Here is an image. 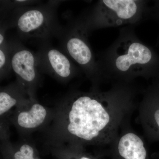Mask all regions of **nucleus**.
<instances>
[{"label": "nucleus", "mask_w": 159, "mask_h": 159, "mask_svg": "<svg viewBox=\"0 0 159 159\" xmlns=\"http://www.w3.org/2000/svg\"><path fill=\"white\" fill-rule=\"evenodd\" d=\"M131 84L115 82L107 91L93 87L71 94L65 103L64 128L76 145L113 142L135 107L137 90Z\"/></svg>", "instance_id": "obj_1"}, {"label": "nucleus", "mask_w": 159, "mask_h": 159, "mask_svg": "<svg viewBox=\"0 0 159 159\" xmlns=\"http://www.w3.org/2000/svg\"><path fill=\"white\" fill-rule=\"evenodd\" d=\"M134 25L122 28L119 36L97 61L103 80L131 84L138 77L152 74L153 51L137 36Z\"/></svg>", "instance_id": "obj_2"}, {"label": "nucleus", "mask_w": 159, "mask_h": 159, "mask_svg": "<svg viewBox=\"0 0 159 159\" xmlns=\"http://www.w3.org/2000/svg\"><path fill=\"white\" fill-rule=\"evenodd\" d=\"M146 3L143 0H100L77 21L89 35L97 29L136 26L145 20Z\"/></svg>", "instance_id": "obj_3"}, {"label": "nucleus", "mask_w": 159, "mask_h": 159, "mask_svg": "<svg viewBox=\"0 0 159 159\" xmlns=\"http://www.w3.org/2000/svg\"><path fill=\"white\" fill-rule=\"evenodd\" d=\"M88 36L89 34L77 21L67 35L64 46L67 54L92 81L93 87L98 88V84L103 79L89 43Z\"/></svg>", "instance_id": "obj_4"}, {"label": "nucleus", "mask_w": 159, "mask_h": 159, "mask_svg": "<svg viewBox=\"0 0 159 159\" xmlns=\"http://www.w3.org/2000/svg\"><path fill=\"white\" fill-rule=\"evenodd\" d=\"M12 70L17 77L19 85L24 93L32 98L34 85L41 68L38 55L18 43H9Z\"/></svg>", "instance_id": "obj_5"}, {"label": "nucleus", "mask_w": 159, "mask_h": 159, "mask_svg": "<svg viewBox=\"0 0 159 159\" xmlns=\"http://www.w3.org/2000/svg\"><path fill=\"white\" fill-rule=\"evenodd\" d=\"M54 16L50 8L27 9L19 12L15 18L14 25L23 37L44 38L54 29Z\"/></svg>", "instance_id": "obj_6"}, {"label": "nucleus", "mask_w": 159, "mask_h": 159, "mask_svg": "<svg viewBox=\"0 0 159 159\" xmlns=\"http://www.w3.org/2000/svg\"><path fill=\"white\" fill-rule=\"evenodd\" d=\"M128 122L110 145L113 159H149L146 143L129 126Z\"/></svg>", "instance_id": "obj_7"}, {"label": "nucleus", "mask_w": 159, "mask_h": 159, "mask_svg": "<svg viewBox=\"0 0 159 159\" xmlns=\"http://www.w3.org/2000/svg\"><path fill=\"white\" fill-rule=\"evenodd\" d=\"M139 119L145 136L151 142H159V90L153 87L144 91L139 107Z\"/></svg>", "instance_id": "obj_8"}, {"label": "nucleus", "mask_w": 159, "mask_h": 159, "mask_svg": "<svg viewBox=\"0 0 159 159\" xmlns=\"http://www.w3.org/2000/svg\"><path fill=\"white\" fill-rule=\"evenodd\" d=\"M38 56L41 68L61 80L70 79L80 70L67 56L56 49H46Z\"/></svg>", "instance_id": "obj_9"}, {"label": "nucleus", "mask_w": 159, "mask_h": 159, "mask_svg": "<svg viewBox=\"0 0 159 159\" xmlns=\"http://www.w3.org/2000/svg\"><path fill=\"white\" fill-rule=\"evenodd\" d=\"M29 109L19 112L16 117L18 125L27 129L37 128L42 125L48 115L44 107L36 102H31Z\"/></svg>", "instance_id": "obj_10"}, {"label": "nucleus", "mask_w": 159, "mask_h": 159, "mask_svg": "<svg viewBox=\"0 0 159 159\" xmlns=\"http://www.w3.org/2000/svg\"><path fill=\"white\" fill-rule=\"evenodd\" d=\"M22 89L18 91L6 89L1 90L0 92V115L3 116L16 105L21 99Z\"/></svg>", "instance_id": "obj_11"}, {"label": "nucleus", "mask_w": 159, "mask_h": 159, "mask_svg": "<svg viewBox=\"0 0 159 159\" xmlns=\"http://www.w3.org/2000/svg\"><path fill=\"white\" fill-rule=\"evenodd\" d=\"M12 70L9 43L0 46V74L2 77Z\"/></svg>", "instance_id": "obj_12"}, {"label": "nucleus", "mask_w": 159, "mask_h": 159, "mask_svg": "<svg viewBox=\"0 0 159 159\" xmlns=\"http://www.w3.org/2000/svg\"><path fill=\"white\" fill-rule=\"evenodd\" d=\"M34 150L29 145L23 144L14 154V159H39L34 157Z\"/></svg>", "instance_id": "obj_13"}, {"label": "nucleus", "mask_w": 159, "mask_h": 159, "mask_svg": "<svg viewBox=\"0 0 159 159\" xmlns=\"http://www.w3.org/2000/svg\"><path fill=\"white\" fill-rule=\"evenodd\" d=\"M6 30L4 29H1L0 32V46L4 45L6 43H7V41L6 39Z\"/></svg>", "instance_id": "obj_14"}, {"label": "nucleus", "mask_w": 159, "mask_h": 159, "mask_svg": "<svg viewBox=\"0 0 159 159\" xmlns=\"http://www.w3.org/2000/svg\"><path fill=\"white\" fill-rule=\"evenodd\" d=\"M75 159H95L92 157L89 156L87 155L84 154L80 153L77 156V157Z\"/></svg>", "instance_id": "obj_15"}]
</instances>
